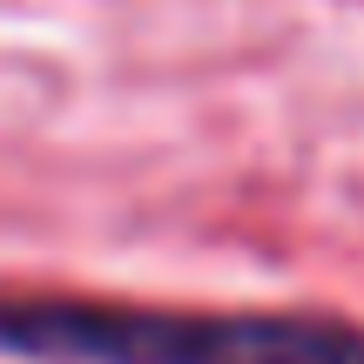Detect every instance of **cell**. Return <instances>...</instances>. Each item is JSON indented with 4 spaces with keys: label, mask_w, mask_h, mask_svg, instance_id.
I'll return each instance as SVG.
<instances>
[{
    "label": "cell",
    "mask_w": 364,
    "mask_h": 364,
    "mask_svg": "<svg viewBox=\"0 0 364 364\" xmlns=\"http://www.w3.org/2000/svg\"><path fill=\"white\" fill-rule=\"evenodd\" d=\"M0 351L34 364H364V324L331 311H196L0 290Z\"/></svg>",
    "instance_id": "cell-1"
}]
</instances>
